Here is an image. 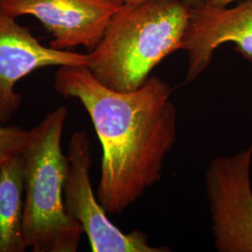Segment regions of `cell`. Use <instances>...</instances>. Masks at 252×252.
<instances>
[{
	"instance_id": "obj_1",
	"label": "cell",
	"mask_w": 252,
	"mask_h": 252,
	"mask_svg": "<svg viewBox=\"0 0 252 252\" xmlns=\"http://www.w3.org/2000/svg\"><path fill=\"white\" fill-rule=\"evenodd\" d=\"M54 87L88 112L103 150L96 197L108 216L122 214L161 180L176 143L170 85L150 77L136 90L118 92L100 82L88 65H62Z\"/></svg>"
},
{
	"instance_id": "obj_2",
	"label": "cell",
	"mask_w": 252,
	"mask_h": 252,
	"mask_svg": "<svg viewBox=\"0 0 252 252\" xmlns=\"http://www.w3.org/2000/svg\"><path fill=\"white\" fill-rule=\"evenodd\" d=\"M191 8L180 0L124 4L88 54L89 69L112 90L138 89L157 64L182 50Z\"/></svg>"
},
{
	"instance_id": "obj_3",
	"label": "cell",
	"mask_w": 252,
	"mask_h": 252,
	"mask_svg": "<svg viewBox=\"0 0 252 252\" xmlns=\"http://www.w3.org/2000/svg\"><path fill=\"white\" fill-rule=\"evenodd\" d=\"M67 109L49 112L29 131L25 160L24 231L33 252H76L83 230L67 215L63 184L68 158L61 140Z\"/></svg>"
},
{
	"instance_id": "obj_4",
	"label": "cell",
	"mask_w": 252,
	"mask_h": 252,
	"mask_svg": "<svg viewBox=\"0 0 252 252\" xmlns=\"http://www.w3.org/2000/svg\"><path fill=\"white\" fill-rule=\"evenodd\" d=\"M252 143L214 158L205 175L214 247L219 252H252Z\"/></svg>"
},
{
	"instance_id": "obj_5",
	"label": "cell",
	"mask_w": 252,
	"mask_h": 252,
	"mask_svg": "<svg viewBox=\"0 0 252 252\" xmlns=\"http://www.w3.org/2000/svg\"><path fill=\"white\" fill-rule=\"evenodd\" d=\"M68 168L63 184V205L67 215L81 225L94 252H169L168 247L149 244L139 230L130 233L113 224L94 195L90 180L91 143L87 134H73L68 147Z\"/></svg>"
},
{
	"instance_id": "obj_6",
	"label": "cell",
	"mask_w": 252,
	"mask_h": 252,
	"mask_svg": "<svg viewBox=\"0 0 252 252\" xmlns=\"http://www.w3.org/2000/svg\"><path fill=\"white\" fill-rule=\"evenodd\" d=\"M123 5L112 0H0V8L13 18L38 19L53 35L52 48L83 46L89 52L99 43Z\"/></svg>"
},
{
	"instance_id": "obj_7",
	"label": "cell",
	"mask_w": 252,
	"mask_h": 252,
	"mask_svg": "<svg viewBox=\"0 0 252 252\" xmlns=\"http://www.w3.org/2000/svg\"><path fill=\"white\" fill-rule=\"evenodd\" d=\"M87 54L45 47L27 27L0 8V124L8 123L23 97L15 85L30 73L46 66L88 65Z\"/></svg>"
},
{
	"instance_id": "obj_8",
	"label": "cell",
	"mask_w": 252,
	"mask_h": 252,
	"mask_svg": "<svg viewBox=\"0 0 252 252\" xmlns=\"http://www.w3.org/2000/svg\"><path fill=\"white\" fill-rule=\"evenodd\" d=\"M226 42H233L235 50L252 62V0H243L233 8H191L182 46L187 54L184 83L197 80L210 65L217 49Z\"/></svg>"
},
{
	"instance_id": "obj_9",
	"label": "cell",
	"mask_w": 252,
	"mask_h": 252,
	"mask_svg": "<svg viewBox=\"0 0 252 252\" xmlns=\"http://www.w3.org/2000/svg\"><path fill=\"white\" fill-rule=\"evenodd\" d=\"M25 160L22 153L0 164V252H24Z\"/></svg>"
},
{
	"instance_id": "obj_10",
	"label": "cell",
	"mask_w": 252,
	"mask_h": 252,
	"mask_svg": "<svg viewBox=\"0 0 252 252\" xmlns=\"http://www.w3.org/2000/svg\"><path fill=\"white\" fill-rule=\"evenodd\" d=\"M28 139L29 131L15 126H0V164L22 153Z\"/></svg>"
},
{
	"instance_id": "obj_11",
	"label": "cell",
	"mask_w": 252,
	"mask_h": 252,
	"mask_svg": "<svg viewBox=\"0 0 252 252\" xmlns=\"http://www.w3.org/2000/svg\"><path fill=\"white\" fill-rule=\"evenodd\" d=\"M112 1H116V2H120V3H123V4H126V3L142 2V1H149V0H112ZM180 1L187 3L188 5H189L192 8L201 7V6H204L206 4V0H180Z\"/></svg>"
},
{
	"instance_id": "obj_12",
	"label": "cell",
	"mask_w": 252,
	"mask_h": 252,
	"mask_svg": "<svg viewBox=\"0 0 252 252\" xmlns=\"http://www.w3.org/2000/svg\"><path fill=\"white\" fill-rule=\"evenodd\" d=\"M237 0H206V6L208 7H227Z\"/></svg>"
}]
</instances>
